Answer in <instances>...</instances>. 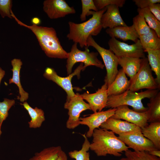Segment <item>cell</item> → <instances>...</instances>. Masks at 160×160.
<instances>
[{
	"label": "cell",
	"instance_id": "obj_1",
	"mask_svg": "<svg viewBox=\"0 0 160 160\" xmlns=\"http://www.w3.org/2000/svg\"><path fill=\"white\" fill-rule=\"evenodd\" d=\"M11 16L20 25L30 29L36 36L42 50L49 57L67 59L68 53L63 48L55 30L52 27L27 25L19 20L13 12Z\"/></svg>",
	"mask_w": 160,
	"mask_h": 160
},
{
	"label": "cell",
	"instance_id": "obj_2",
	"mask_svg": "<svg viewBox=\"0 0 160 160\" xmlns=\"http://www.w3.org/2000/svg\"><path fill=\"white\" fill-rule=\"evenodd\" d=\"M92 137L90 150L98 156H105L107 155L120 157L121 153L129 148L111 131L100 128L95 129Z\"/></svg>",
	"mask_w": 160,
	"mask_h": 160
},
{
	"label": "cell",
	"instance_id": "obj_3",
	"mask_svg": "<svg viewBox=\"0 0 160 160\" xmlns=\"http://www.w3.org/2000/svg\"><path fill=\"white\" fill-rule=\"evenodd\" d=\"M106 10V7L97 12L90 11L87 16L92 17L87 21L81 23L69 21V33L67 35L69 40L79 44L81 48L87 47V41L90 36H96L103 28L100 23L101 17Z\"/></svg>",
	"mask_w": 160,
	"mask_h": 160
},
{
	"label": "cell",
	"instance_id": "obj_4",
	"mask_svg": "<svg viewBox=\"0 0 160 160\" xmlns=\"http://www.w3.org/2000/svg\"><path fill=\"white\" fill-rule=\"evenodd\" d=\"M159 89H147L136 92L128 90L123 93L116 96H108L106 108H113L123 105L131 106L133 110L139 112L146 111L148 108L144 106L142 102L143 99H150L155 96Z\"/></svg>",
	"mask_w": 160,
	"mask_h": 160
},
{
	"label": "cell",
	"instance_id": "obj_5",
	"mask_svg": "<svg viewBox=\"0 0 160 160\" xmlns=\"http://www.w3.org/2000/svg\"><path fill=\"white\" fill-rule=\"evenodd\" d=\"M77 45V43H74L71 47V51L68 52L66 65L68 75L71 73L73 66L78 62H81L84 64L83 71L87 67L91 65L102 69L104 68V65L97 58L98 52H90L87 47H85L84 51H81L78 49Z\"/></svg>",
	"mask_w": 160,
	"mask_h": 160
},
{
	"label": "cell",
	"instance_id": "obj_6",
	"mask_svg": "<svg viewBox=\"0 0 160 160\" xmlns=\"http://www.w3.org/2000/svg\"><path fill=\"white\" fill-rule=\"evenodd\" d=\"M130 81L129 90L136 92L141 89H160V86L153 76L147 58H142L140 68Z\"/></svg>",
	"mask_w": 160,
	"mask_h": 160
},
{
	"label": "cell",
	"instance_id": "obj_7",
	"mask_svg": "<svg viewBox=\"0 0 160 160\" xmlns=\"http://www.w3.org/2000/svg\"><path fill=\"white\" fill-rule=\"evenodd\" d=\"M87 47L94 48L100 55L106 70V75L104 81L108 87L114 80L118 73V58L109 49H105L100 46L92 36H89L87 41Z\"/></svg>",
	"mask_w": 160,
	"mask_h": 160
},
{
	"label": "cell",
	"instance_id": "obj_8",
	"mask_svg": "<svg viewBox=\"0 0 160 160\" xmlns=\"http://www.w3.org/2000/svg\"><path fill=\"white\" fill-rule=\"evenodd\" d=\"M64 108L68 110V118L66 126L67 128L69 129H75L80 124V116L82 112L91 110L89 104L84 101L79 93L67 98Z\"/></svg>",
	"mask_w": 160,
	"mask_h": 160
},
{
	"label": "cell",
	"instance_id": "obj_9",
	"mask_svg": "<svg viewBox=\"0 0 160 160\" xmlns=\"http://www.w3.org/2000/svg\"><path fill=\"white\" fill-rule=\"evenodd\" d=\"M109 49L117 57H128L143 58L145 57L144 50L139 39L134 44L129 45L115 38L108 42Z\"/></svg>",
	"mask_w": 160,
	"mask_h": 160
},
{
	"label": "cell",
	"instance_id": "obj_10",
	"mask_svg": "<svg viewBox=\"0 0 160 160\" xmlns=\"http://www.w3.org/2000/svg\"><path fill=\"white\" fill-rule=\"evenodd\" d=\"M83 63H81L73 73L66 77L60 76L53 68L47 67L45 69L43 76L47 79L52 81L62 88L66 93L67 98H68L75 95L71 84L72 79L76 75L78 78L80 77V73L81 71H83Z\"/></svg>",
	"mask_w": 160,
	"mask_h": 160
},
{
	"label": "cell",
	"instance_id": "obj_11",
	"mask_svg": "<svg viewBox=\"0 0 160 160\" xmlns=\"http://www.w3.org/2000/svg\"><path fill=\"white\" fill-rule=\"evenodd\" d=\"M118 137L129 148L135 151L148 152L158 150L151 141L143 135L141 130L119 135Z\"/></svg>",
	"mask_w": 160,
	"mask_h": 160
},
{
	"label": "cell",
	"instance_id": "obj_12",
	"mask_svg": "<svg viewBox=\"0 0 160 160\" xmlns=\"http://www.w3.org/2000/svg\"><path fill=\"white\" fill-rule=\"evenodd\" d=\"M114 115L111 117L116 119H123L134 124L141 128L148 124L147 111L139 112L130 109L128 106L121 105L117 107Z\"/></svg>",
	"mask_w": 160,
	"mask_h": 160
},
{
	"label": "cell",
	"instance_id": "obj_13",
	"mask_svg": "<svg viewBox=\"0 0 160 160\" xmlns=\"http://www.w3.org/2000/svg\"><path fill=\"white\" fill-rule=\"evenodd\" d=\"M43 5L44 11L51 19L64 17L76 12L73 7H70L64 0H45Z\"/></svg>",
	"mask_w": 160,
	"mask_h": 160
},
{
	"label": "cell",
	"instance_id": "obj_14",
	"mask_svg": "<svg viewBox=\"0 0 160 160\" xmlns=\"http://www.w3.org/2000/svg\"><path fill=\"white\" fill-rule=\"evenodd\" d=\"M116 108H110L105 111L94 113L89 116L80 117V124L87 126L89 129L86 135L87 138L92 137L94 130L99 128L100 125L114 114Z\"/></svg>",
	"mask_w": 160,
	"mask_h": 160
},
{
	"label": "cell",
	"instance_id": "obj_15",
	"mask_svg": "<svg viewBox=\"0 0 160 160\" xmlns=\"http://www.w3.org/2000/svg\"><path fill=\"white\" fill-rule=\"evenodd\" d=\"M108 87L107 83L105 82L95 93L84 92L80 95L83 100L88 103L94 113L101 111L106 107L108 97Z\"/></svg>",
	"mask_w": 160,
	"mask_h": 160
},
{
	"label": "cell",
	"instance_id": "obj_16",
	"mask_svg": "<svg viewBox=\"0 0 160 160\" xmlns=\"http://www.w3.org/2000/svg\"><path fill=\"white\" fill-rule=\"evenodd\" d=\"M100 127L111 131L119 135L141 130L140 128L134 124L112 117L103 123Z\"/></svg>",
	"mask_w": 160,
	"mask_h": 160
},
{
	"label": "cell",
	"instance_id": "obj_17",
	"mask_svg": "<svg viewBox=\"0 0 160 160\" xmlns=\"http://www.w3.org/2000/svg\"><path fill=\"white\" fill-rule=\"evenodd\" d=\"M106 8V10L102 15L100 20L103 28H113L119 26H127L121 17L119 7L110 5Z\"/></svg>",
	"mask_w": 160,
	"mask_h": 160
},
{
	"label": "cell",
	"instance_id": "obj_18",
	"mask_svg": "<svg viewBox=\"0 0 160 160\" xmlns=\"http://www.w3.org/2000/svg\"><path fill=\"white\" fill-rule=\"evenodd\" d=\"M130 84L122 68L120 69L113 81L107 89L108 96L121 94L129 90Z\"/></svg>",
	"mask_w": 160,
	"mask_h": 160
},
{
	"label": "cell",
	"instance_id": "obj_19",
	"mask_svg": "<svg viewBox=\"0 0 160 160\" xmlns=\"http://www.w3.org/2000/svg\"><path fill=\"white\" fill-rule=\"evenodd\" d=\"M105 31L111 38H119L124 41L130 40L135 43L139 39V36L132 25L107 28Z\"/></svg>",
	"mask_w": 160,
	"mask_h": 160
},
{
	"label": "cell",
	"instance_id": "obj_20",
	"mask_svg": "<svg viewBox=\"0 0 160 160\" xmlns=\"http://www.w3.org/2000/svg\"><path fill=\"white\" fill-rule=\"evenodd\" d=\"M118 64L122 68L126 74L132 79L139 71L142 58L137 57H118Z\"/></svg>",
	"mask_w": 160,
	"mask_h": 160
},
{
	"label": "cell",
	"instance_id": "obj_21",
	"mask_svg": "<svg viewBox=\"0 0 160 160\" xmlns=\"http://www.w3.org/2000/svg\"><path fill=\"white\" fill-rule=\"evenodd\" d=\"M11 63L12 66L11 70L12 71L13 75L12 78L9 80V83L10 84L13 83L17 86L20 95V102H23L28 99V93L24 90L20 83V71L23 63L20 59L14 58L11 60Z\"/></svg>",
	"mask_w": 160,
	"mask_h": 160
},
{
	"label": "cell",
	"instance_id": "obj_22",
	"mask_svg": "<svg viewBox=\"0 0 160 160\" xmlns=\"http://www.w3.org/2000/svg\"><path fill=\"white\" fill-rule=\"evenodd\" d=\"M143 135L153 144L156 148L160 150V122L150 123L141 128Z\"/></svg>",
	"mask_w": 160,
	"mask_h": 160
},
{
	"label": "cell",
	"instance_id": "obj_23",
	"mask_svg": "<svg viewBox=\"0 0 160 160\" xmlns=\"http://www.w3.org/2000/svg\"><path fill=\"white\" fill-rule=\"evenodd\" d=\"M20 104L27 110L31 118V121L28 122L29 128H36L40 127L45 120L43 111L37 107L32 108L26 101Z\"/></svg>",
	"mask_w": 160,
	"mask_h": 160
},
{
	"label": "cell",
	"instance_id": "obj_24",
	"mask_svg": "<svg viewBox=\"0 0 160 160\" xmlns=\"http://www.w3.org/2000/svg\"><path fill=\"white\" fill-rule=\"evenodd\" d=\"M160 38L152 29L148 33L139 36V39L144 51L146 49H160Z\"/></svg>",
	"mask_w": 160,
	"mask_h": 160
},
{
	"label": "cell",
	"instance_id": "obj_25",
	"mask_svg": "<svg viewBox=\"0 0 160 160\" xmlns=\"http://www.w3.org/2000/svg\"><path fill=\"white\" fill-rule=\"evenodd\" d=\"M148 106V122H160V92L150 99Z\"/></svg>",
	"mask_w": 160,
	"mask_h": 160
},
{
	"label": "cell",
	"instance_id": "obj_26",
	"mask_svg": "<svg viewBox=\"0 0 160 160\" xmlns=\"http://www.w3.org/2000/svg\"><path fill=\"white\" fill-rule=\"evenodd\" d=\"M144 52L148 53V60L151 71L154 72L156 77L155 80L160 86V49H146Z\"/></svg>",
	"mask_w": 160,
	"mask_h": 160
},
{
	"label": "cell",
	"instance_id": "obj_27",
	"mask_svg": "<svg viewBox=\"0 0 160 160\" xmlns=\"http://www.w3.org/2000/svg\"><path fill=\"white\" fill-rule=\"evenodd\" d=\"M62 150L59 146L46 148L36 153L29 160H56Z\"/></svg>",
	"mask_w": 160,
	"mask_h": 160
},
{
	"label": "cell",
	"instance_id": "obj_28",
	"mask_svg": "<svg viewBox=\"0 0 160 160\" xmlns=\"http://www.w3.org/2000/svg\"><path fill=\"white\" fill-rule=\"evenodd\" d=\"M138 14L143 17L150 28L154 30L160 38V21L151 12L148 8H138Z\"/></svg>",
	"mask_w": 160,
	"mask_h": 160
},
{
	"label": "cell",
	"instance_id": "obj_29",
	"mask_svg": "<svg viewBox=\"0 0 160 160\" xmlns=\"http://www.w3.org/2000/svg\"><path fill=\"white\" fill-rule=\"evenodd\" d=\"M84 138V142L81 149L79 150H74L69 152V157L76 160H90V154L88 151L90 149V143L85 134L82 135Z\"/></svg>",
	"mask_w": 160,
	"mask_h": 160
},
{
	"label": "cell",
	"instance_id": "obj_30",
	"mask_svg": "<svg viewBox=\"0 0 160 160\" xmlns=\"http://www.w3.org/2000/svg\"><path fill=\"white\" fill-rule=\"evenodd\" d=\"M133 26L136 31L140 36L149 33L151 29L148 26L143 16L138 14L132 20Z\"/></svg>",
	"mask_w": 160,
	"mask_h": 160
},
{
	"label": "cell",
	"instance_id": "obj_31",
	"mask_svg": "<svg viewBox=\"0 0 160 160\" xmlns=\"http://www.w3.org/2000/svg\"><path fill=\"white\" fill-rule=\"evenodd\" d=\"M125 155L129 160H160V158L145 151H132L128 149L125 152Z\"/></svg>",
	"mask_w": 160,
	"mask_h": 160
},
{
	"label": "cell",
	"instance_id": "obj_32",
	"mask_svg": "<svg viewBox=\"0 0 160 160\" xmlns=\"http://www.w3.org/2000/svg\"><path fill=\"white\" fill-rule=\"evenodd\" d=\"M15 104L14 100L7 98L4 99L3 101H0V128L2 124L9 115V111L11 107Z\"/></svg>",
	"mask_w": 160,
	"mask_h": 160
},
{
	"label": "cell",
	"instance_id": "obj_33",
	"mask_svg": "<svg viewBox=\"0 0 160 160\" xmlns=\"http://www.w3.org/2000/svg\"><path fill=\"white\" fill-rule=\"evenodd\" d=\"M94 4L97 10H101L110 5H116L122 7L125 4V0H94Z\"/></svg>",
	"mask_w": 160,
	"mask_h": 160
},
{
	"label": "cell",
	"instance_id": "obj_34",
	"mask_svg": "<svg viewBox=\"0 0 160 160\" xmlns=\"http://www.w3.org/2000/svg\"><path fill=\"white\" fill-rule=\"evenodd\" d=\"M82 12L80 15L81 21L86 20V16H87L89 12L91 10L94 11H98L96 8L93 0H81Z\"/></svg>",
	"mask_w": 160,
	"mask_h": 160
},
{
	"label": "cell",
	"instance_id": "obj_35",
	"mask_svg": "<svg viewBox=\"0 0 160 160\" xmlns=\"http://www.w3.org/2000/svg\"><path fill=\"white\" fill-rule=\"evenodd\" d=\"M12 3L11 0H0V15L2 17L12 18L11 13Z\"/></svg>",
	"mask_w": 160,
	"mask_h": 160
},
{
	"label": "cell",
	"instance_id": "obj_36",
	"mask_svg": "<svg viewBox=\"0 0 160 160\" xmlns=\"http://www.w3.org/2000/svg\"><path fill=\"white\" fill-rule=\"evenodd\" d=\"M138 7L141 9L148 8L151 4L160 3V0H133L132 1Z\"/></svg>",
	"mask_w": 160,
	"mask_h": 160
},
{
	"label": "cell",
	"instance_id": "obj_37",
	"mask_svg": "<svg viewBox=\"0 0 160 160\" xmlns=\"http://www.w3.org/2000/svg\"><path fill=\"white\" fill-rule=\"evenodd\" d=\"M151 12L160 21V4H153L148 7Z\"/></svg>",
	"mask_w": 160,
	"mask_h": 160
},
{
	"label": "cell",
	"instance_id": "obj_38",
	"mask_svg": "<svg viewBox=\"0 0 160 160\" xmlns=\"http://www.w3.org/2000/svg\"><path fill=\"white\" fill-rule=\"evenodd\" d=\"M67 156L65 152L62 150L60 152L56 160H67Z\"/></svg>",
	"mask_w": 160,
	"mask_h": 160
},
{
	"label": "cell",
	"instance_id": "obj_39",
	"mask_svg": "<svg viewBox=\"0 0 160 160\" xmlns=\"http://www.w3.org/2000/svg\"><path fill=\"white\" fill-rule=\"evenodd\" d=\"M31 22L33 25H39L41 23V20L37 17H33L31 20Z\"/></svg>",
	"mask_w": 160,
	"mask_h": 160
},
{
	"label": "cell",
	"instance_id": "obj_40",
	"mask_svg": "<svg viewBox=\"0 0 160 160\" xmlns=\"http://www.w3.org/2000/svg\"><path fill=\"white\" fill-rule=\"evenodd\" d=\"M148 152L150 154L152 155L158 157H160V150H154L150 151Z\"/></svg>",
	"mask_w": 160,
	"mask_h": 160
},
{
	"label": "cell",
	"instance_id": "obj_41",
	"mask_svg": "<svg viewBox=\"0 0 160 160\" xmlns=\"http://www.w3.org/2000/svg\"><path fill=\"white\" fill-rule=\"evenodd\" d=\"M5 71L0 67V84L2 78L5 75Z\"/></svg>",
	"mask_w": 160,
	"mask_h": 160
},
{
	"label": "cell",
	"instance_id": "obj_42",
	"mask_svg": "<svg viewBox=\"0 0 160 160\" xmlns=\"http://www.w3.org/2000/svg\"><path fill=\"white\" fill-rule=\"evenodd\" d=\"M119 160H129L126 157L122 158Z\"/></svg>",
	"mask_w": 160,
	"mask_h": 160
}]
</instances>
